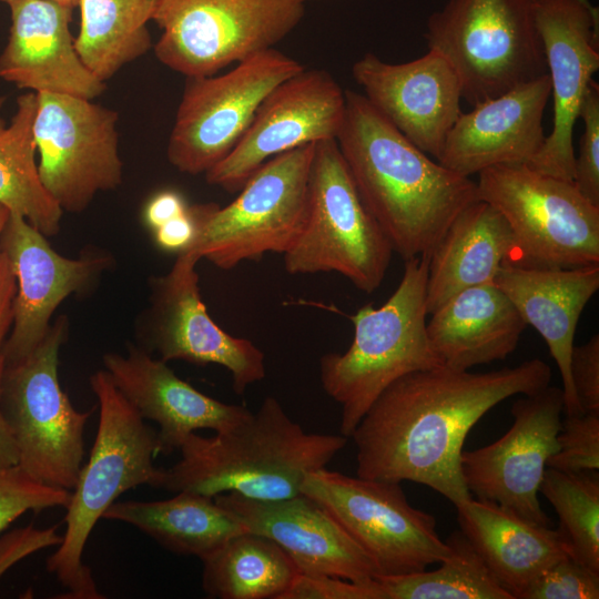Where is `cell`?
<instances>
[{
    "instance_id": "ab89813d",
    "label": "cell",
    "mask_w": 599,
    "mask_h": 599,
    "mask_svg": "<svg viewBox=\"0 0 599 599\" xmlns=\"http://www.w3.org/2000/svg\"><path fill=\"white\" fill-rule=\"evenodd\" d=\"M16 277L7 256L0 251V398L6 359L3 347L12 323V301L16 294ZM18 464V451L12 434L0 407V466Z\"/></svg>"
},
{
    "instance_id": "277c9868",
    "label": "cell",
    "mask_w": 599,
    "mask_h": 599,
    "mask_svg": "<svg viewBox=\"0 0 599 599\" xmlns=\"http://www.w3.org/2000/svg\"><path fill=\"white\" fill-rule=\"evenodd\" d=\"M90 386L99 403L98 432L65 508L62 542L47 559L68 599L104 598L82 560L89 536L121 494L140 485L155 488L162 474L153 464L160 454L158 430L145 424L105 369L90 377Z\"/></svg>"
},
{
    "instance_id": "2e32d148",
    "label": "cell",
    "mask_w": 599,
    "mask_h": 599,
    "mask_svg": "<svg viewBox=\"0 0 599 599\" xmlns=\"http://www.w3.org/2000/svg\"><path fill=\"white\" fill-rule=\"evenodd\" d=\"M564 407V392L557 386L521 395L512 404L507 433L489 445L463 450L460 470L471 496L550 527L538 495L547 461L557 450Z\"/></svg>"
},
{
    "instance_id": "6da1fadb",
    "label": "cell",
    "mask_w": 599,
    "mask_h": 599,
    "mask_svg": "<svg viewBox=\"0 0 599 599\" xmlns=\"http://www.w3.org/2000/svg\"><path fill=\"white\" fill-rule=\"evenodd\" d=\"M549 365L532 358L515 367L471 373L437 365L390 384L349 437L356 475L425 485L458 506L473 496L460 470L465 439L493 407L550 385Z\"/></svg>"
},
{
    "instance_id": "bcb514c9",
    "label": "cell",
    "mask_w": 599,
    "mask_h": 599,
    "mask_svg": "<svg viewBox=\"0 0 599 599\" xmlns=\"http://www.w3.org/2000/svg\"><path fill=\"white\" fill-rule=\"evenodd\" d=\"M53 1H57L63 6H67L73 9L78 7V3H79V0H53Z\"/></svg>"
},
{
    "instance_id": "f907efd6",
    "label": "cell",
    "mask_w": 599,
    "mask_h": 599,
    "mask_svg": "<svg viewBox=\"0 0 599 599\" xmlns=\"http://www.w3.org/2000/svg\"><path fill=\"white\" fill-rule=\"evenodd\" d=\"M580 1H582V2H585V3H590L589 0H580Z\"/></svg>"
},
{
    "instance_id": "60d3db41",
    "label": "cell",
    "mask_w": 599,
    "mask_h": 599,
    "mask_svg": "<svg viewBox=\"0 0 599 599\" xmlns=\"http://www.w3.org/2000/svg\"><path fill=\"white\" fill-rule=\"evenodd\" d=\"M570 376L583 413L599 414V335L575 345L570 356Z\"/></svg>"
},
{
    "instance_id": "836d02e7",
    "label": "cell",
    "mask_w": 599,
    "mask_h": 599,
    "mask_svg": "<svg viewBox=\"0 0 599 599\" xmlns=\"http://www.w3.org/2000/svg\"><path fill=\"white\" fill-rule=\"evenodd\" d=\"M539 493L551 504L570 556L599 571L598 471L564 473L547 467Z\"/></svg>"
},
{
    "instance_id": "cb8c5ba5",
    "label": "cell",
    "mask_w": 599,
    "mask_h": 599,
    "mask_svg": "<svg viewBox=\"0 0 599 599\" xmlns=\"http://www.w3.org/2000/svg\"><path fill=\"white\" fill-rule=\"evenodd\" d=\"M103 366L123 396L144 419L158 426L160 453L180 449L197 429L225 433L252 412L245 406L220 402L181 379L160 358L138 345L129 344L126 354L106 353Z\"/></svg>"
},
{
    "instance_id": "d6a6232c",
    "label": "cell",
    "mask_w": 599,
    "mask_h": 599,
    "mask_svg": "<svg viewBox=\"0 0 599 599\" xmlns=\"http://www.w3.org/2000/svg\"><path fill=\"white\" fill-rule=\"evenodd\" d=\"M448 556L434 570L375 577L386 599H514L460 530L445 540Z\"/></svg>"
},
{
    "instance_id": "484cf974",
    "label": "cell",
    "mask_w": 599,
    "mask_h": 599,
    "mask_svg": "<svg viewBox=\"0 0 599 599\" xmlns=\"http://www.w3.org/2000/svg\"><path fill=\"white\" fill-rule=\"evenodd\" d=\"M426 324L430 346L447 367H471L505 359L527 324L495 284L466 288L444 302Z\"/></svg>"
},
{
    "instance_id": "d4e9b609",
    "label": "cell",
    "mask_w": 599,
    "mask_h": 599,
    "mask_svg": "<svg viewBox=\"0 0 599 599\" xmlns=\"http://www.w3.org/2000/svg\"><path fill=\"white\" fill-rule=\"evenodd\" d=\"M545 339L562 380L566 415L583 410L570 376V356L578 321L599 288V264L571 268H536L505 263L494 282Z\"/></svg>"
},
{
    "instance_id": "ba28073f",
    "label": "cell",
    "mask_w": 599,
    "mask_h": 599,
    "mask_svg": "<svg viewBox=\"0 0 599 599\" xmlns=\"http://www.w3.org/2000/svg\"><path fill=\"white\" fill-rule=\"evenodd\" d=\"M535 0H448L427 20L428 49L455 69L475 105L547 74Z\"/></svg>"
},
{
    "instance_id": "603a6c76",
    "label": "cell",
    "mask_w": 599,
    "mask_h": 599,
    "mask_svg": "<svg viewBox=\"0 0 599 599\" xmlns=\"http://www.w3.org/2000/svg\"><path fill=\"white\" fill-rule=\"evenodd\" d=\"M11 26L0 54V78L19 89L94 100L101 81L80 58L71 33L73 8L53 0H12Z\"/></svg>"
},
{
    "instance_id": "9c48e42d",
    "label": "cell",
    "mask_w": 599,
    "mask_h": 599,
    "mask_svg": "<svg viewBox=\"0 0 599 599\" xmlns=\"http://www.w3.org/2000/svg\"><path fill=\"white\" fill-rule=\"evenodd\" d=\"M68 329L67 316H59L32 353L6 366L0 407L17 465L40 483L71 490L82 467L91 412L77 410L60 385L59 352Z\"/></svg>"
},
{
    "instance_id": "7402d4cb",
    "label": "cell",
    "mask_w": 599,
    "mask_h": 599,
    "mask_svg": "<svg viewBox=\"0 0 599 599\" xmlns=\"http://www.w3.org/2000/svg\"><path fill=\"white\" fill-rule=\"evenodd\" d=\"M550 92L545 74L461 112L438 162L467 177L495 165L528 164L546 139L542 121Z\"/></svg>"
},
{
    "instance_id": "e575fe53",
    "label": "cell",
    "mask_w": 599,
    "mask_h": 599,
    "mask_svg": "<svg viewBox=\"0 0 599 599\" xmlns=\"http://www.w3.org/2000/svg\"><path fill=\"white\" fill-rule=\"evenodd\" d=\"M71 490L40 483L18 465L0 466V532L22 514L67 508Z\"/></svg>"
},
{
    "instance_id": "c3c4849f",
    "label": "cell",
    "mask_w": 599,
    "mask_h": 599,
    "mask_svg": "<svg viewBox=\"0 0 599 599\" xmlns=\"http://www.w3.org/2000/svg\"><path fill=\"white\" fill-rule=\"evenodd\" d=\"M295 1L304 4L306 1H312V0H295Z\"/></svg>"
},
{
    "instance_id": "7dc6e473",
    "label": "cell",
    "mask_w": 599,
    "mask_h": 599,
    "mask_svg": "<svg viewBox=\"0 0 599 599\" xmlns=\"http://www.w3.org/2000/svg\"><path fill=\"white\" fill-rule=\"evenodd\" d=\"M4 103H6V98L0 97V132L6 128V122L1 118V110H2V106L4 105Z\"/></svg>"
},
{
    "instance_id": "8992f818",
    "label": "cell",
    "mask_w": 599,
    "mask_h": 599,
    "mask_svg": "<svg viewBox=\"0 0 599 599\" xmlns=\"http://www.w3.org/2000/svg\"><path fill=\"white\" fill-rule=\"evenodd\" d=\"M476 187L477 199L495 207L510 229L509 264L536 268L599 264V206L572 181L514 163L485 169Z\"/></svg>"
},
{
    "instance_id": "f546056e",
    "label": "cell",
    "mask_w": 599,
    "mask_h": 599,
    "mask_svg": "<svg viewBox=\"0 0 599 599\" xmlns=\"http://www.w3.org/2000/svg\"><path fill=\"white\" fill-rule=\"evenodd\" d=\"M202 588L214 599H282L300 573L265 536L244 531L201 559Z\"/></svg>"
},
{
    "instance_id": "83f0119b",
    "label": "cell",
    "mask_w": 599,
    "mask_h": 599,
    "mask_svg": "<svg viewBox=\"0 0 599 599\" xmlns=\"http://www.w3.org/2000/svg\"><path fill=\"white\" fill-rule=\"evenodd\" d=\"M512 248L510 229L495 207L481 200L465 207L428 255V315L466 288L494 283Z\"/></svg>"
},
{
    "instance_id": "f1b7e54d",
    "label": "cell",
    "mask_w": 599,
    "mask_h": 599,
    "mask_svg": "<svg viewBox=\"0 0 599 599\" xmlns=\"http://www.w3.org/2000/svg\"><path fill=\"white\" fill-rule=\"evenodd\" d=\"M156 501H114L103 518L131 525L166 550L203 559L233 536L247 531L244 525L214 498L179 491Z\"/></svg>"
},
{
    "instance_id": "d6986e66",
    "label": "cell",
    "mask_w": 599,
    "mask_h": 599,
    "mask_svg": "<svg viewBox=\"0 0 599 599\" xmlns=\"http://www.w3.org/2000/svg\"><path fill=\"white\" fill-rule=\"evenodd\" d=\"M0 251L16 277L12 323L3 353L6 366L32 353L50 329V319L69 295L85 291L111 257L85 252L78 258L57 253L47 236L23 216L10 213L0 235Z\"/></svg>"
},
{
    "instance_id": "5b68a950",
    "label": "cell",
    "mask_w": 599,
    "mask_h": 599,
    "mask_svg": "<svg viewBox=\"0 0 599 599\" xmlns=\"http://www.w3.org/2000/svg\"><path fill=\"white\" fill-rule=\"evenodd\" d=\"M428 255L405 261L402 280L379 307L372 304L349 316L354 337L344 353L319 361L325 393L342 408L341 434L349 437L376 398L398 378L443 365L426 331Z\"/></svg>"
},
{
    "instance_id": "f6af8a7d",
    "label": "cell",
    "mask_w": 599,
    "mask_h": 599,
    "mask_svg": "<svg viewBox=\"0 0 599 599\" xmlns=\"http://www.w3.org/2000/svg\"><path fill=\"white\" fill-rule=\"evenodd\" d=\"M10 212L0 205V235L6 226Z\"/></svg>"
},
{
    "instance_id": "7c38bea8",
    "label": "cell",
    "mask_w": 599,
    "mask_h": 599,
    "mask_svg": "<svg viewBox=\"0 0 599 599\" xmlns=\"http://www.w3.org/2000/svg\"><path fill=\"white\" fill-rule=\"evenodd\" d=\"M303 16L295 0H159L154 54L186 78L213 75L274 48Z\"/></svg>"
},
{
    "instance_id": "e0dca14e",
    "label": "cell",
    "mask_w": 599,
    "mask_h": 599,
    "mask_svg": "<svg viewBox=\"0 0 599 599\" xmlns=\"http://www.w3.org/2000/svg\"><path fill=\"white\" fill-rule=\"evenodd\" d=\"M345 111V91L333 75L304 68L264 98L236 145L205 173L206 182L231 193L240 191L270 159L306 144L336 140Z\"/></svg>"
},
{
    "instance_id": "1f68e13d",
    "label": "cell",
    "mask_w": 599,
    "mask_h": 599,
    "mask_svg": "<svg viewBox=\"0 0 599 599\" xmlns=\"http://www.w3.org/2000/svg\"><path fill=\"white\" fill-rule=\"evenodd\" d=\"M159 0H79L75 49L84 64L106 82L152 48L149 21Z\"/></svg>"
},
{
    "instance_id": "4dcf8cb0",
    "label": "cell",
    "mask_w": 599,
    "mask_h": 599,
    "mask_svg": "<svg viewBox=\"0 0 599 599\" xmlns=\"http://www.w3.org/2000/svg\"><path fill=\"white\" fill-rule=\"evenodd\" d=\"M37 108L35 92L19 95L11 123L0 132V205L49 237L60 231L63 211L44 187L35 161Z\"/></svg>"
},
{
    "instance_id": "52a82bcc",
    "label": "cell",
    "mask_w": 599,
    "mask_h": 599,
    "mask_svg": "<svg viewBox=\"0 0 599 599\" xmlns=\"http://www.w3.org/2000/svg\"><path fill=\"white\" fill-rule=\"evenodd\" d=\"M392 245L364 204L336 140L315 143L304 226L283 254L288 274L338 273L370 294L384 281Z\"/></svg>"
},
{
    "instance_id": "4fadbf2b",
    "label": "cell",
    "mask_w": 599,
    "mask_h": 599,
    "mask_svg": "<svg viewBox=\"0 0 599 599\" xmlns=\"http://www.w3.org/2000/svg\"><path fill=\"white\" fill-rule=\"evenodd\" d=\"M304 68L271 48L224 74L186 78L167 142L169 162L182 173L205 174L236 145L264 98Z\"/></svg>"
},
{
    "instance_id": "3957f363",
    "label": "cell",
    "mask_w": 599,
    "mask_h": 599,
    "mask_svg": "<svg viewBox=\"0 0 599 599\" xmlns=\"http://www.w3.org/2000/svg\"><path fill=\"white\" fill-rule=\"evenodd\" d=\"M346 444L342 434L305 432L267 396L255 414L229 432L189 435L179 449L180 460L162 469L155 488L212 498L234 493L285 499L301 494L304 476L325 468Z\"/></svg>"
},
{
    "instance_id": "4316f807",
    "label": "cell",
    "mask_w": 599,
    "mask_h": 599,
    "mask_svg": "<svg viewBox=\"0 0 599 599\" xmlns=\"http://www.w3.org/2000/svg\"><path fill=\"white\" fill-rule=\"evenodd\" d=\"M456 509L460 531L514 599L541 571L570 556L558 530L534 524L494 501L471 497Z\"/></svg>"
},
{
    "instance_id": "44dd1931",
    "label": "cell",
    "mask_w": 599,
    "mask_h": 599,
    "mask_svg": "<svg viewBox=\"0 0 599 599\" xmlns=\"http://www.w3.org/2000/svg\"><path fill=\"white\" fill-rule=\"evenodd\" d=\"M214 499L247 531L278 545L300 573L357 582L370 581L377 576L367 555L319 502L305 494L258 500L225 493Z\"/></svg>"
},
{
    "instance_id": "f35d334b",
    "label": "cell",
    "mask_w": 599,
    "mask_h": 599,
    "mask_svg": "<svg viewBox=\"0 0 599 599\" xmlns=\"http://www.w3.org/2000/svg\"><path fill=\"white\" fill-rule=\"evenodd\" d=\"M282 599H386L375 578L366 582L298 573Z\"/></svg>"
},
{
    "instance_id": "d590c367",
    "label": "cell",
    "mask_w": 599,
    "mask_h": 599,
    "mask_svg": "<svg viewBox=\"0 0 599 599\" xmlns=\"http://www.w3.org/2000/svg\"><path fill=\"white\" fill-rule=\"evenodd\" d=\"M547 467L564 473L598 471L599 414L566 415Z\"/></svg>"
},
{
    "instance_id": "9a60e30c",
    "label": "cell",
    "mask_w": 599,
    "mask_h": 599,
    "mask_svg": "<svg viewBox=\"0 0 599 599\" xmlns=\"http://www.w3.org/2000/svg\"><path fill=\"white\" fill-rule=\"evenodd\" d=\"M199 257L183 251L171 270L151 281L150 305L140 318L138 345L167 363L226 368L236 394L266 375L265 355L251 341L224 332L209 315L199 288Z\"/></svg>"
},
{
    "instance_id": "681fc988",
    "label": "cell",
    "mask_w": 599,
    "mask_h": 599,
    "mask_svg": "<svg viewBox=\"0 0 599 599\" xmlns=\"http://www.w3.org/2000/svg\"><path fill=\"white\" fill-rule=\"evenodd\" d=\"M1 2H6L7 4L11 2L12 0H0Z\"/></svg>"
},
{
    "instance_id": "7a4b0ae2",
    "label": "cell",
    "mask_w": 599,
    "mask_h": 599,
    "mask_svg": "<svg viewBox=\"0 0 599 599\" xmlns=\"http://www.w3.org/2000/svg\"><path fill=\"white\" fill-rule=\"evenodd\" d=\"M345 97L336 142L364 204L404 261L429 255L478 200L476 182L415 146L363 94Z\"/></svg>"
},
{
    "instance_id": "8d00e7d4",
    "label": "cell",
    "mask_w": 599,
    "mask_h": 599,
    "mask_svg": "<svg viewBox=\"0 0 599 599\" xmlns=\"http://www.w3.org/2000/svg\"><path fill=\"white\" fill-rule=\"evenodd\" d=\"M599 571L567 556L541 571L518 599H598Z\"/></svg>"
},
{
    "instance_id": "30bf717a",
    "label": "cell",
    "mask_w": 599,
    "mask_h": 599,
    "mask_svg": "<svg viewBox=\"0 0 599 599\" xmlns=\"http://www.w3.org/2000/svg\"><path fill=\"white\" fill-rule=\"evenodd\" d=\"M314 146L306 144L266 161L224 207L195 204L199 230L184 251L222 270L268 252L284 254L305 223Z\"/></svg>"
},
{
    "instance_id": "b9f144b4",
    "label": "cell",
    "mask_w": 599,
    "mask_h": 599,
    "mask_svg": "<svg viewBox=\"0 0 599 599\" xmlns=\"http://www.w3.org/2000/svg\"><path fill=\"white\" fill-rule=\"evenodd\" d=\"M57 525L45 529L29 525L1 536L0 578L11 566L27 556L48 547L59 546L63 537L57 534Z\"/></svg>"
},
{
    "instance_id": "7bdbcfd3",
    "label": "cell",
    "mask_w": 599,
    "mask_h": 599,
    "mask_svg": "<svg viewBox=\"0 0 599 599\" xmlns=\"http://www.w3.org/2000/svg\"><path fill=\"white\" fill-rule=\"evenodd\" d=\"M199 230L195 205L153 230L156 244L165 250L180 253L195 240Z\"/></svg>"
},
{
    "instance_id": "ee69618b",
    "label": "cell",
    "mask_w": 599,
    "mask_h": 599,
    "mask_svg": "<svg viewBox=\"0 0 599 599\" xmlns=\"http://www.w3.org/2000/svg\"><path fill=\"white\" fill-rule=\"evenodd\" d=\"M187 205L174 191H162L153 195L146 203L143 217L146 225L155 230L165 222L185 212Z\"/></svg>"
},
{
    "instance_id": "ffe728a7",
    "label": "cell",
    "mask_w": 599,
    "mask_h": 599,
    "mask_svg": "<svg viewBox=\"0 0 599 599\" xmlns=\"http://www.w3.org/2000/svg\"><path fill=\"white\" fill-rule=\"evenodd\" d=\"M364 97L415 146L438 161L461 113L463 88L453 65L437 51L404 63L366 53L352 67Z\"/></svg>"
},
{
    "instance_id": "5bb4252c",
    "label": "cell",
    "mask_w": 599,
    "mask_h": 599,
    "mask_svg": "<svg viewBox=\"0 0 599 599\" xmlns=\"http://www.w3.org/2000/svg\"><path fill=\"white\" fill-rule=\"evenodd\" d=\"M37 98L41 181L63 212H82L99 192L122 183L118 112L73 95L40 92Z\"/></svg>"
},
{
    "instance_id": "8fae6325",
    "label": "cell",
    "mask_w": 599,
    "mask_h": 599,
    "mask_svg": "<svg viewBox=\"0 0 599 599\" xmlns=\"http://www.w3.org/2000/svg\"><path fill=\"white\" fill-rule=\"evenodd\" d=\"M301 493L331 514L367 555L377 576L422 571L449 554L436 518L413 507L400 483L352 477L325 467L304 476Z\"/></svg>"
},
{
    "instance_id": "74e56055",
    "label": "cell",
    "mask_w": 599,
    "mask_h": 599,
    "mask_svg": "<svg viewBox=\"0 0 599 599\" xmlns=\"http://www.w3.org/2000/svg\"><path fill=\"white\" fill-rule=\"evenodd\" d=\"M579 119L583 131L575 152L572 182L592 204L599 206V87L591 81L583 98Z\"/></svg>"
},
{
    "instance_id": "ac0fdd59",
    "label": "cell",
    "mask_w": 599,
    "mask_h": 599,
    "mask_svg": "<svg viewBox=\"0 0 599 599\" xmlns=\"http://www.w3.org/2000/svg\"><path fill=\"white\" fill-rule=\"evenodd\" d=\"M552 98V129L528 163L534 170L572 181L573 129L592 75L599 69L598 8L580 0H535Z\"/></svg>"
}]
</instances>
